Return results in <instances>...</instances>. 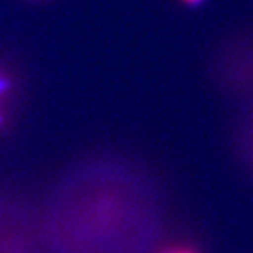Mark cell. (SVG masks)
I'll use <instances>...</instances> for the list:
<instances>
[{
    "instance_id": "obj_4",
    "label": "cell",
    "mask_w": 253,
    "mask_h": 253,
    "mask_svg": "<svg viewBox=\"0 0 253 253\" xmlns=\"http://www.w3.org/2000/svg\"><path fill=\"white\" fill-rule=\"evenodd\" d=\"M246 148H248V153L252 155V158H253V118H252V122H250V125H248V130H246Z\"/></svg>"
},
{
    "instance_id": "obj_2",
    "label": "cell",
    "mask_w": 253,
    "mask_h": 253,
    "mask_svg": "<svg viewBox=\"0 0 253 253\" xmlns=\"http://www.w3.org/2000/svg\"><path fill=\"white\" fill-rule=\"evenodd\" d=\"M157 253H201V250L195 248L194 245H188V243H174V245L164 246Z\"/></svg>"
},
{
    "instance_id": "obj_3",
    "label": "cell",
    "mask_w": 253,
    "mask_h": 253,
    "mask_svg": "<svg viewBox=\"0 0 253 253\" xmlns=\"http://www.w3.org/2000/svg\"><path fill=\"white\" fill-rule=\"evenodd\" d=\"M12 86H14V84H12L11 76H9L7 72L0 71V102L11 97V93H12Z\"/></svg>"
},
{
    "instance_id": "obj_5",
    "label": "cell",
    "mask_w": 253,
    "mask_h": 253,
    "mask_svg": "<svg viewBox=\"0 0 253 253\" xmlns=\"http://www.w3.org/2000/svg\"><path fill=\"white\" fill-rule=\"evenodd\" d=\"M183 4H188V5H199L202 0H181Z\"/></svg>"
},
{
    "instance_id": "obj_6",
    "label": "cell",
    "mask_w": 253,
    "mask_h": 253,
    "mask_svg": "<svg viewBox=\"0 0 253 253\" xmlns=\"http://www.w3.org/2000/svg\"><path fill=\"white\" fill-rule=\"evenodd\" d=\"M4 123H5V115H4V109L0 107V126L4 125Z\"/></svg>"
},
{
    "instance_id": "obj_1",
    "label": "cell",
    "mask_w": 253,
    "mask_h": 253,
    "mask_svg": "<svg viewBox=\"0 0 253 253\" xmlns=\"http://www.w3.org/2000/svg\"><path fill=\"white\" fill-rule=\"evenodd\" d=\"M71 201L55 202L51 241L62 253H151L160 232L155 186L137 170L97 162L71 179Z\"/></svg>"
}]
</instances>
